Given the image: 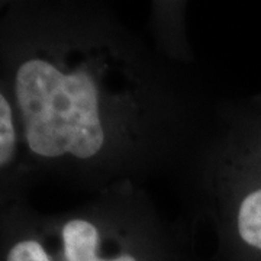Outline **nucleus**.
I'll return each instance as SVG.
<instances>
[{
  "label": "nucleus",
  "mask_w": 261,
  "mask_h": 261,
  "mask_svg": "<svg viewBox=\"0 0 261 261\" xmlns=\"http://www.w3.org/2000/svg\"><path fill=\"white\" fill-rule=\"evenodd\" d=\"M0 61L32 176L90 196L177 176L214 106L96 2L12 6Z\"/></svg>",
  "instance_id": "obj_1"
},
{
  "label": "nucleus",
  "mask_w": 261,
  "mask_h": 261,
  "mask_svg": "<svg viewBox=\"0 0 261 261\" xmlns=\"http://www.w3.org/2000/svg\"><path fill=\"white\" fill-rule=\"evenodd\" d=\"M211 225V261H261V94L222 99L177 173Z\"/></svg>",
  "instance_id": "obj_2"
},
{
  "label": "nucleus",
  "mask_w": 261,
  "mask_h": 261,
  "mask_svg": "<svg viewBox=\"0 0 261 261\" xmlns=\"http://www.w3.org/2000/svg\"><path fill=\"white\" fill-rule=\"evenodd\" d=\"M42 218L60 261H195L185 229L160 214L141 186L111 187Z\"/></svg>",
  "instance_id": "obj_3"
},
{
  "label": "nucleus",
  "mask_w": 261,
  "mask_h": 261,
  "mask_svg": "<svg viewBox=\"0 0 261 261\" xmlns=\"http://www.w3.org/2000/svg\"><path fill=\"white\" fill-rule=\"evenodd\" d=\"M32 177L9 89L0 75V206L18 205Z\"/></svg>",
  "instance_id": "obj_4"
},
{
  "label": "nucleus",
  "mask_w": 261,
  "mask_h": 261,
  "mask_svg": "<svg viewBox=\"0 0 261 261\" xmlns=\"http://www.w3.org/2000/svg\"><path fill=\"white\" fill-rule=\"evenodd\" d=\"M0 226V261H60L42 216L18 203L5 209Z\"/></svg>",
  "instance_id": "obj_5"
},
{
  "label": "nucleus",
  "mask_w": 261,
  "mask_h": 261,
  "mask_svg": "<svg viewBox=\"0 0 261 261\" xmlns=\"http://www.w3.org/2000/svg\"><path fill=\"white\" fill-rule=\"evenodd\" d=\"M187 2H154L149 6V27L155 51L180 67L195 63L187 37Z\"/></svg>",
  "instance_id": "obj_6"
}]
</instances>
